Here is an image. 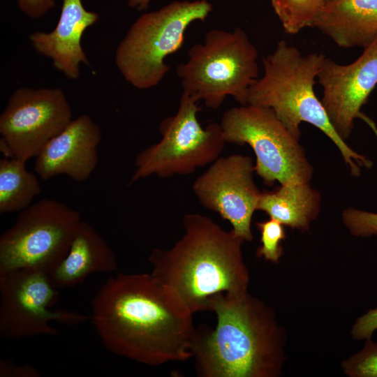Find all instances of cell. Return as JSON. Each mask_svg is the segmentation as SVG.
I'll return each instance as SVG.
<instances>
[{
    "label": "cell",
    "mask_w": 377,
    "mask_h": 377,
    "mask_svg": "<svg viewBox=\"0 0 377 377\" xmlns=\"http://www.w3.org/2000/svg\"><path fill=\"white\" fill-rule=\"evenodd\" d=\"M91 309L103 345L117 355L150 366L192 357L193 313L151 274L110 277L94 296Z\"/></svg>",
    "instance_id": "6da1fadb"
},
{
    "label": "cell",
    "mask_w": 377,
    "mask_h": 377,
    "mask_svg": "<svg viewBox=\"0 0 377 377\" xmlns=\"http://www.w3.org/2000/svg\"><path fill=\"white\" fill-rule=\"evenodd\" d=\"M209 311L214 328L195 330L191 353L201 377H277L281 374L286 337L273 309L248 291L212 297Z\"/></svg>",
    "instance_id": "7a4b0ae2"
},
{
    "label": "cell",
    "mask_w": 377,
    "mask_h": 377,
    "mask_svg": "<svg viewBox=\"0 0 377 377\" xmlns=\"http://www.w3.org/2000/svg\"><path fill=\"white\" fill-rule=\"evenodd\" d=\"M182 223L184 234L171 248L151 250L152 276L174 290L193 314L209 311L217 294L246 292L244 239L201 214H186Z\"/></svg>",
    "instance_id": "3957f363"
},
{
    "label": "cell",
    "mask_w": 377,
    "mask_h": 377,
    "mask_svg": "<svg viewBox=\"0 0 377 377\" xmlns=\"http://www.w3.org/2000/svg\"><path fill=\"white\" fill-rule=\"evenodd\" d=\"M325 57L318 53L303 55L285 40L278 42L273 52L263 60V75L250 87L247 104L272 109L297 139L302 122L314 126L334 143L352 175L358 177L360 168H370L372 162L352 149L338 135L314 91Z\"/></svg>",
    "instance_id": "277c9868"
},
{
    "label": "cell",
    "mask_w": 377,
    "mask_h": 377,
    "mask_svg": "<svg viewBox=\"0 0 377 377\" xmlns=\"http://www.w3.org/2000/svg\"><path fill=\"white\" fill-rule=\"evenodd\" d=\"M188 56L176 68L182 92L213 110L227 96L247 104L249 89L258 78V52L244 30H209Z\"/></svg>",
    "instance_id": "5b68a950"
},
{
    "label": "cell",
    "mask_w": 377,
    "mask_h": 377,
    "mask_svg": "<svg viewBox=\"0 0 377 377\" xmlns=\"http://www.w3.org/2000/svg\"><path fill=\"white\" fill-rule=\"evenodd\" d=\"M212 10L207 0L175 1L143 13L131 25L114 56L125 80L138 89L156 87L169 71L165 59L184 43L187 28Z\"/></svg>",
    "instance_id": "8992f818"
},
{
    "label": "cell",
    "mask_w": 377,
    "mask_h": 377,
    "mask_svg": "<svg viewBox=\"0 0 377 377\" xmlns=\"http://www.w3.org/2000/svg\"><path fill=\"white\" fill-rule=\"evenodd\" d=\"M226 143L248 145L255 172L269 186L309 182L313 167L296 138L270 108L246 104L227 110L220 121Z\"/></svg>",
    "instance_id": "52a82bcc"
},
{
    "label": "cell",
    "mask_w": 377,
    "mask_h": 377,
    "mask_svg": "<svg viewBox=\"0 0 377 377\" xmlns=\"http://www.w3.org/2000/svg\"><path fill=\"white\" fill-rule=\"evenodd\" d=\"M198 103L182 93L177 112L159 124L161 140L136 156L129 184L153 175L168 178L190 175L220 157L226 144L220 124L202 126L197 117Z\"/></svg>",
    "instance_id": "ba28073f"
},
{
    "label": "cell",
    "mask_w": 377,
    "mask_h": 377,
    "mask_svg": "<svg viewBox=\"0 0 377 377\" xmlns=\"http://www.w3.org/2000/svg\"><path fill=\"white\" fill-rule=\"evenodd\" d=\"M82 221L77 210L59 200L31 204L0 237V274L33 268L50 274L68 254Z\"/></svg>",
    "instance_id": "9c48e42d"
},
{
    "label": "cell",
    "mask_w": 377,
    "mask_h": 377,
    "mask_svg": "<svg viewBox=\"0 0 377 377\" xmlns=\"http://www.w3.org/2000/svg\"><path fill=\"white\" fill-rule=\"evenodd\" d=\"M44 271L22 268L0 274V337L15 340L41 335L57 336V322L75 325L88 317L79 312L51 310L59 292Z\"/></svg>",
    "instance_id": "30bf717a"
},
{
    "label": "cell",
    "mask_w": 377,
    "mask_h": 377,
    "mask_svg": "<svg viewBox=\"0 0 377 377\" xmlns=\"http://www.w3.org/2000/svg\"><path fill=\"white\" fill-rule=\"evenodd\" d=\"M71 118V105L60 88H19L0 116V149L4 156L26 163L36 157Z\"/></svg>",
    "instance_id": "8fae6325"
},
{
    "label": "cell",
    "mask_w": 377,
    "mask_h": 377,
    "mask_svg": "<svg viewBox=\"0 0 377 377\" xmlns=\"http://www.w3.org/2000/svg\"><path fill=\"white\" fill-rule=\"evenodd\" d=\"M254 172L251 157L234 154L219 157L193 184L200 205L228 221L231 230L246 242L253 239L252 217L261 194Z\"/></svg>",
    "instance_id": "7c38bea8"
},
{
    "label": "cell",
    "mask_w": 377,
    "mask_h": 377,
    "mask_svg": "<svg viewBox=\"0 0 377 377\" xmlns=\"http://www.w3.org/2000/svg\"><path fill=\"white\" fill-rule=\"evenodd\" d=\"M317 78L323 88L320 101L341 139L349 138L357 118L365 121L377 135L374 123L361 112L377 84V36L350 64L341 65L325 57Z\"/></svg>",
    "instance_id": "4fadbf2b"
},
{
    "label": "cell",
    "mask_w": 377,
    "mask_h": 377,
    "mask_svg": "<svg viewBox=\"0 0 377 377\" xmlns=\"http://www.w3.org/2000/svg\"><path fill=\"white\" fill-rule=\"evenodd\" d=\"M101 139V128L89 115L72 119L36 157V174L43 180L65 175L78 182L86 181L98 163Z\"/></svg>",
    "instance_id": "5bb4252c"
},
{
    "label": "cell",
    "mask_w": 377,
    "mask_h": 377,
    "mask_svg": "<svg viewBox=\"0 0 377 377\" xmlns=\"http://www.w3.org/2000/svg\"><path fill=\"white\" fill-rule=\"evenodd\" d=\"M97 13L87 10L82 0H62L61 14L50 32L36 31L29 36L36 51L52 59L55 69L66 77H80V64L89 66L81 41L85 30L98 20Z\"/></svg>",
    "instance_id": "9a60e30c"
},
{
    "label": "cell",
    "mask_w": 377,
    "mask_h": 377,
    "mask_svg": "<svg viewBox=\"0 0 377 377\" xmlns=\"http://www.w3.org/2000/svg\"><path fill=\"white\" fill-rule=\"evenodd\" d=\"M313 27L339 47H364L377 36V0L327 2Z\"/></svg>",
    "instance_id": "2e32d148"
},
{
    "label": "cell",
    "mask_w": 377,
    "mask_h": 377,
    "mask_svg": "<svg viewBox=\"0 0 377 377\" xmlns=\"http://www.w3.org/2000/svg\"><path fill=\"white\" fill-rule=\"evenodd\" d=\"M117 268L116 256L107 242L88 223L82 221L69 251L49 274L57 289L71 288L96 272Z\"/></svg>",
    "instance_id": "e0dca14e"
},
{
    "label": "cell",
    "mask_w": 377,
    "mask_h": 377,
    "mask_svg": "<svg viewBox=\"0 0 377 377\" xmlns=\"http://www.w3.org/2000/svg\"><path fill=\"white\" fill-rule=\"evenodd\" d=\"M320 201V193L309 182L287 183L261 193L257 210L283 226L304 231L317 217Z\"/></svg>",
    "instance_id": "ac0fdd59"
},
{
    "label": "cell",
    "mask_w": 377,
    "mask_h": 377,
    "mask_svg": "<svg viewBox=\"0 0 377 377\" xmlns=\"http://www.w3.org/2000/svg\"><path fill=\"white\" fill-rule=\"evenodd\" d=\"M25 162L4 156L0 160V213L21 212L31 205L41 187L38 175Z\"/></svg>",
    "instance_id": "d6986e66"
},
{
    "label": "cell",
    "mask_w": 377,
    "mask_h": 377,
    "mask_svg": "<svg viewBox=\"0 0 377 377\" xmlns=\"http://www.w3.org/2000/svg\"><path fill=\"white\" fill-rule=\"evenodd\" d=\"M284 31L296 34L302 29L313 27L323 8L325 0H270Z\"/></svg>",
    "instance_id": "ffe728a7"
},
{
    "label": "cell",
    "mask_w": 377,
    "mask_h": 377,
    "mask_svg": "<svg viewBox=\"0 0 377 377\" xmlns=\"http://www.w3.org/2000/svg\"><path fill=\"white\" fill-rule=\"evenodd\" d=\"M260 232L261 245L256 250V256L273 263H277L283 255L281 242L286 239L283 225L269 218L256 223Z\"/></svg>",
    "instance_id": "44dd1931"
},
{
    "label": "cell",
    "mask_w": 377,
    "mask_h": 377,
    "mask_svg": "<svg viewBox=\"0 0 377 377\" xmlns=\"http://www.w3.org/2000/svg\"><path fill=\"white\" fill-rule=\"evenodd\" d=\"M341 367L350 377H377V343L366 339L363 348L343 360Z\"/></svg>",
    "instance_id": "7402d4cb"
},
{
    "label": "cell",
    "mask_w": 377,
    "mask_h": 377,
    "mask_svg": "<svg viewBox=\"0 0 377 377\" xmlns=\"http://www.w3.org/2000/svg\"><path fill=\"white\" fill-rule=\"evenodd\" d=\"M342 220L353 235L370 237L377 235V213L348 207L343 212Z\"/></svg>",
    "instance_id": "603a6c76"
},
{
    "label": "cell",
    "mask_w": 377,
    "mask_h": 377,
    "mask_svg": "<svg viewBox=\"0 0 377 377\" xmlns=\"http://www.w3.org/2000/svg\"><path fill=\"white\" fill-rule=\"evenodd\" d=\"M377 330V307L369 309L359 317L351 329V337L353 339L366 340L371 339L374 332Z\"/></svg>",
    "instance_id": "cb8c5ba5"
},
{
    "label": "cell",
    "mask_w": 377,
    "mask_h": 377,
    "mask_svg": "<svg viewBox=\"0 0 377 377\" xmlns=\"http://www.w3.org/2000/svg\"><path fill=\"white\" fill-rule=\"evenodd\" d=\"M19 9L27 17L39 19L53 9L55 0H17Z\"/></svg>",
    "instance_id": "d4e9b609"
},
{
    "label": "cell",
    "mask_w": 377,
    "mask_h": 377,
    "mask_svg": "<svg viewBox=\"0 0 377 377\" xmlns=\"http://www.w3.org/2000/svg\"><path fill=\"white\" fill-rule=\"evenodd\" d=\"M39 372L30 365H15L8 360H1L0 362L1 376L36 377Z\"/></svg>",
    "instance_id": "484cf974"
},
{
    "label": "cell",
    "mask_w": 377,
    "mask_h": 377,
    "mask_svg": "<svg viewBox=\"0 0 377 377\" xmlns=\"http://www.w3.org/2000/svg\"><path fill=\"white\" fill-rule=\"evenodd\" d=\"M126 1L127 4L132 8L138 11L147 9L151 0H121Z\"/></svg>",
    "instance_id": "4316f807"
},
{
    "label": "cell",
    "mask_w": 377,
    "mask_h": 377,
    "mask_svg": "<svg viewBox=\"0 0 377 377\" xmlns=\"http://www.w3.org/2000/svg\"><path fill=\"white\" fill-rule=\"evenodd\" d=\"M325 1L327 3V2H329V1H333V0H325Z\"/></svg>",
    "instance_id": "83f0119b"
}]
</instances>
